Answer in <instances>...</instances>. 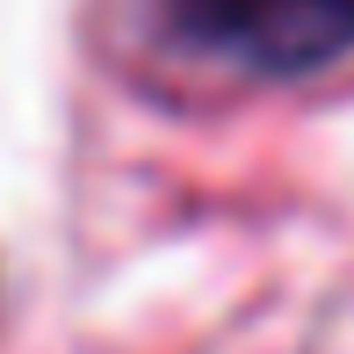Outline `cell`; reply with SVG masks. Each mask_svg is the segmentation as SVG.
I'll list each match as a JSON object with an SVG mask.
<instances>
[{"mask_svg": "<svg viewBox=\"0 0 354 354\" xmlns=\"http://www.w3.org/2000/svg\"><path fill=\"white\" fill-rule=\"evenodd\" d=\"M167 37L253 80H304L354 51V0H152Z\"/></svg>", "mask_w": 354, "mask_h": 354, "instance_id": "obj_1", "label": "cell"}]
</instances>
